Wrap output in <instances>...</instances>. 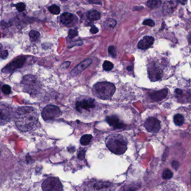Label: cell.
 <instances>
[{"mask_svg":"<svg viewBox=\"0 0 191 191\" xmlns=\"http://www.w3.org/2000/svg\"><path fill=\"white\" fill-rule=\"evenodd\" d=\"M38 111L34 108L20 107L15 113V123L19 130L27 132L35 127L38 123Z\"/></svg>","mask_w":191,"mask_h":191,"instance_id":"1","label":"cell"},{"mask_svg":"<svg viewBox=\"0 0 191 191\" xmlns=\"http://www.w3.org/2000/svg\"><path fill=\"white\" fill-rule=\"evenodd\" d=\"M106 145L110 151L117 155H122L127 149V142L120 135H113L106 140Z\"/></svg>","mask_w":191,"mask_h":191,"instance_id":"2","label":"cell"},{"mask_svg":"<svg viewBox=\"0 0 191 191\" xmlns=\"http://www.w3.org/2000/svg\"><path fill=\"white\" fill-rule=\"evenodd\" d=\"M93 93L96 96L103 100L111 99L116 91V87L109 82H100L96 84L93 87Z\"/></svg>","mask_w":191,"mask_h":191,"instance_id":"3","label":"cell"},{"mask_svg":"<svg viewBox=\"0 0 191 191\" xmlns=\"http://www.w3.org/2000/svg\"><path fill=\"white\" fill-rule=\"evenodd\" d=\"M21 85L24 91L31 95L36 94L40 90L39 82L34 76L30 75L25 76L23 77Z\"/></svg>","mask_w":191,"mask_h":191,"instance_id":"4","label":"cell"},{"mask_svg":"<svg viewBox=\"0 0 191 191\" xmlns=\"http://www.w3.org/2000/svg\"><path fill=\"white\" fill-rule=\"evenodd\" d=\"M43 191H62L63 188L60 181L55 177H49L43 182Z\"/></svg>","mask_w":191,"mask_h":191,"instance_id":"5","label":"cell"},{"mask_svg":"<svg viewBox=\"0 0 191 191\" xmlns=\"http://www.w3.org/2000/svg\"><path fill=\"white\" fill-rule=\"evenodd\" d=\"M62 115V112L57 106L48 105L43 109L42 116L44 120L49 121L60 117Z\"/></svg>","mask_w":191,"mask_h":191,"instance_id":"6","label":"cell"},{"mask_svg":"<svg viewBox=\"0 0 191 191\" xmlns=\"http://www.w3.org/2000/svg\"><path fill=\"white\" fill-rule=\"evenodd\" d=\"M26 61V58L23 56H20L16 58L15 60L12 61L7 65L2 70V72L5 74L11 73L13 71L21 68L24 64Z\"/></svg>","mask_w":191,"mask_h":191,"instance_id":"7","label":"cell"},{"mask_svg":"<svg viewBox=\"0 0 191 191\" xmlns=\"http://www.w3.org/2000/svg\"><path fill=\"white\" fill-rule=\"evenodd\" d=\"M95 107V101L91 98L79 101L76 104V110L80 113H82L83 111H90V109L94 108Z\"/></svg>","mask_w":191,"mask_h":191,"instance_id":"8","label":"cell"},{"mask_svg":"<svg viewBox=\"0 0 191 191\" xmlns=\"http://www.w3.org/2000/svg\"><path fill=\"white\" fill-rule=\"evenodd\" d=\"M145 127L147 131L155 133L160 130V122L155 117H149L145 121Z\"/></svg>","mask_w":191,"mask_h":191,"instance_id":"9","label":"cell"},{"mask_svg":"<svg viewBox=\"0 0 191 191\" xmlns=\"http://www.w3.org/2000/svg\"><path fill=\"white\" fill-rule=\"evenodd\" d=\"M148 74L150 79L152 81L160 80L163 76V72L160 68L156 67L154 64H150L148 67Z\"/></svg>","mask_w":191,"mask_h":191,"instance_id":"10","label":"cell"},{"mask_svg":"<svg viewBox=\"0 0 191 191\" xmlns=\"http://www.w3.org/2000/svg\"><path fill=\"white\" fill-rule=\"evenodd\" d=\"M12 117V112L10 108L0 106V126L8 123Z\"/></svg>","mask_w":191,"mask_h":191,"instance_id":"11","label":"cell"},{"mask_svg":"<svg viewBox=\"0 0 191 191\" xmlns=\"http://www.w3.org/2000/svg\"><path fill=\"white\" fill-rule=\"evenodd\" d=\"M89 186L90 191H110L112 187L110 183L103 182H93Z\"/></svg>","mask_w":191,"mask_h":191,"instance_id":"12","label":"cell"},{"mask_svg":"<svg viewBox=\"0 0 191 191\" xmlns=\"http://www.w3.org/2000/svg\"><path fill=\"white\" fill-rule=\"evenodd\" d=\"M91 63H92V60L91 59H87L82 61L80 64L76 66L71 71V75L72 76H76L78 75L82 71H83L85 69L90 65Z\"/></svg>","mask_w":191,"mask_h":191,"instance_id":"13","label":"cell"},{"mask_svg":"<svg viewBox=\"0 0 191 191\" xmlns=\"http://www.w3.org/2000/svg\"><path fill=\"white\" fill-rule=\"evenodd\" d=\"M154 42V38L151 36H145L138 43L137 47L141 50H147L151 47Z\"/></svg>","mask_w":191,"mask_h":191,"instance_id":"14","label":"cell"},{"mask_svg":"<svg viewBox=\"0 0 191 191\" xmlns=\"http://www.w3.org/2000/svg\"><path fill=\"white\" fill-rule=\"evenodd\" d=\"M178 4L176 1H166L164 2L163 7V11L164 14L168 15L171 14L174 10L176 8Z\"/></svg>","mask_w":191,"mask_h":191,"instance_id":"15","label":"cell"},{"mask_svg":"<svg viewBox=\"0 0 191 191\" xmlns=\"http://www.w3.org/2000/svg\"><path fill=\"white\" fill-rule=\"evenodd\" d=\"M168 90L167 89H164L161 90L157 91L151 94L150 98L152 101H159L164 99L168 95Z\"/></svg>","mask_w":191,"mask_h":191,"instance_id":"16","label":"cell"},{"mask_svg":"<svg viewBox=\"0 0 191 191\" xmlns=\"http://www.w3.org/2000/svg\"><path fill=\"white\" fill-rule=\"evenodd\" d=\"M107 123L116 128H121L123 127V123L120 122L119 118L116 116H112L107 117L106 118Z\"/></svg>","mask_w":191,"mask_h":191,"instance_id":"17","label":"cell"},{"mask_svg":"<svg viewBox=\"0 0 191 191\" xmlns=\"http://www.w3.org/2000/svg\"><path fill=\"white\" fill-rule=\"evenodd\" d=\"M74 19V16L73 14L69 12H65L61 15V22L65 25L70 24L72 22Z\"/></svg>","mask_w":191,"mask_h":191,"instance_id":"18","label":"cell"},{"mask_svg":"<svg viewBox=\"0 0 191 191\" xmlns=\"http://www.w3.org/2000/svg\"><path fill=\"white\" fill-rule=\"evenodd\" d=\"M87 17L91 21L99 20L101 18V14L99 11L95 10H90L87 14Z\"/></svg>","mask_w":191,"mask_h":191,"instance_id":"19","label":"cell"},{"mask_svg":"<svg viewBox=\"0 0 191 191\" xmlns=\"http://www.w3.org/2000/svg\"><path fill=\"white\" fill-rule=\"evenodd\" d=\"M184 118L181 114H176L174 116V122L176 126H182L184 123Z\"/></svg>","mask_w":191,"mask_h":191,"instance_id":"20","label":"cell"},{"mask_svg":"<svg viewBox=\"0 0 191 191\" xmlns=\"http://www.w3.org/2000/svg\"><path fill=\"white\" fill-rule=\"evenodd\" d=\"M93 137L91 135H85L81 138L80 142L81 145L86 146L90 144Z\"/></svg>","mask_w":191,"mask_h":191,"instance_id":"21","label":"cell"},{"mask_svg":"<svg viewBox=\"0 0 191 191\" xmlns=\"http://www.w3.org/2000/svg\"><path fill=\"white\" fill-rule=\"evenodd\" d=\"M161 4V1L159 0H151L148 1L146 3L148 7H149L151 9H154L159 7Z\"/></svg>","mask_w":191,"mask_h":191,"instance_id":"22","label":"cell"},{"mask_svg":"<svg viewBox=\"0 0 191 191\" xmlns=\"http://www.w3.org/2000/svg\"><path fill=\"white\" fill-rule=\"evenodd\" d=\"M30 40L32 42H36L40 38V33L35 30H31L29 33Z\"/></svg>","mask_w":191,"mask_h":191,"instance_id":"23","label":"cell"},{"mask_svg":"<svg viewBox=\"0 0 191 191\" xmlns=\"http://www.w3.org/2000/svg\"><path fill=\"white\" fill-rule=\"evenodd\" d=\"M117 24L116 20L113 19H108L104 23V26L107 28H113Z\"/></svg>","mask_w":191,"mask_h":191,"instance_id":"24","label":"cell"},{"mask_svg":"<svg viewBox=\"0 0 191 191\" xmlns=\"http://www.w3.org/2000/svg\"><path fill=\"white\" fill-rule=\"evenodd\" d=\"M49 11L53 14L58 15L60 13V8L57 5H52L49 7Z\"/></svg>","mask_w":191,"mask_h":191,"instance_id":"25","label":"cell"},{"mask_svg":"<svg viewBox=\"0 0 191 191\" xmlns=\"http://www.w3.org/2000/svg\"><path fill=\"white\" fill-rule=\"evenodd\" d=\"M9 55L8 51L4 50L2 44H0V58L1 59H6Z\"/></svg>","mask_w":191,"mask_h":191,"instance_id":"26","label":"cell"},{"mask_svg":"<svg viewBox=\"0 0 191 191\" xmlns=\"http://www.w3.org/2000/svg\"><path fill=\"white\" fill-rule=\"evenodd\" d=\"M172 176H173V173L171 170H169L168 169H165L162 174V177L164 179H171Z\"/></svg>","mask_w":191,"mask_h":191,"instance_id":"27","label":"cell"},{"mask_svg":"<svg viewBox=\"0 0 191 191\" xmlns=\"http://www.w3.org/2000/svg\"><path fill=\"white\" fill-rule=\"evenodd\" d=\"M113 67H114L113 64L110 61H104L103 63V69L106 71H111V70L113 69Z\"/></svg>","mask_w":191,"mask_h":191,"instance_id":"28","label":"cell"},{"mask_svg":"<svg viewBox=\"0 0 191 191\" xmlns=\"http://www.w3.org/2000/svg\"><path fill=\"white\" fill-rule=\"evenodd\" d=\"M1 90H2V91L3 92V93L6 95H9L11 93V87L8 85H4L2 86Z\"/></svg>","mask_w":191,"mask_h":191,"instance_id":"29","label":"cell"},{"mask_svg":"<svg viewBox=\"0 0 191 191\" xmlns=\"http://www.w3.org/2000/svg\"><path fill=\"white\" fill-rule=\"evenodd\" d=\"M108 52H109V54L113 58H116V48L114 46H110L109 48H108Z\"/></svg>","mask_w":191,"mask_h":191,"instance_id":"30","label":"cell"},{"mask_svg":"<svg viewBox=\"0 0 191 191\" xmlns=\"http://www.w3.org/2000/svg\"><path fill=\"white\" fill-rule=\"evenodd\" d=\"M15 7L19 12H22L25 9V5L23 2H20L15 5Z\"/></svg>","mask_w":191,"mask_h":191,"instance_id":"31","label":"cell"},{"mask_svg":"<svg viewBox=\"0 0 191 191\" xmlns=\"http://www.w3.org/2000/svg\"><path fill=\"white\" fill-rule=\"evenodd\" d=\"M78 35V32L76 29H70L69 32V38L72 39Z\"/></svg>","mask_w":191,"mask_h":191,"instance_id":"32","label":"cell"},{"mask_svg":"<svg viewBox=\"0 0 191 191\" xmlns=\"http://www.w3.org/2000/svg\"><path fill=\"white\" fill-rule=\"evenodd\" d=\"M142 24L152 27L155 25V22L154 20H152V19H146L143 21Z\"/></svg>","mask_w":191,"mask_h":191,"instance_id":"33","label":"cell"},{"mask_svg":"<svg viewBox=\"0 0 191 191\" xmlns=\"http://www.w3.org/2000/svg\"><path fill=\"white\" fill-rule=\"evenodd\" d=\"M85 150H81L79 152L78 154V158L80 160H83L85 158Z\"/></svg>","mask_w":191,"mask_h":191,"instance_id":"34","label":"cell"},{"mask_svg":"<svg viewBox=\"0 0 191 191\" xmlns=\"http://www.w3.org/2000/svg\"><path fill=\"white\" fill-rule=\"evenodd\" d=\"M171 165L175 170H177L179 166V164L178 161H173L171 163Z\"/></svg>","mask_w":191,"mask_h":191,"instance_id":"35","label":"cell"},{"mask_svg":"<svg viewBox=\"0 0 191 191\" xmlns=\"http://www.w3.org/2000/svg\"><path fill=\"white\" fill-rule=\"evenodd\" d=\"M90 31L91 33H92V34H96V33H97L99 31V29L96 27L95 26L93 25L91 28Z\"/></svg>","mask_w":191,"mask_h":191,"instance_id":"36","label":"cell"},{"mask_svg":"<svg viewBox=\"0 0 191 191\" xmlns=\"http://www.w3.org/2000/svg\"><path fill=\"white\" fill-rule=\"evenodd\" d=\"M70 65V62H66L61 65V67H62V69H67Z\"/></svg>","mask_w":191,"mask_h":191,"instance_id":"37","label":"cell"},{"mask_svg":"<svg viewBox=\"0 0 191 191\" xmlns=\"http://www.w3.org/2000/svg\"><path fill=\"white\" fill-rule=\"evenodd\" d=\"M175 93L177 95H181L183 93V90L181 89H176L175 90Z\"/></svg>","mask_w":191,"mask_h":191,"instance_id":"38","label":"cell"},{"mask_svg":"<svg viewBox=\"0 0 191 191\" xmlns=\"http://www.w3.org/2000/svg\"><path fill=\"white\" fill-rule=\"evenodd\" d=\"M89 2L90 3H96V4H101V2L100 1H96V2H95L94 1H89Z\"/></svg>","mask_w":191,"mask_h":191,"instance_id":"39","label":"cell"}]
</instances>
